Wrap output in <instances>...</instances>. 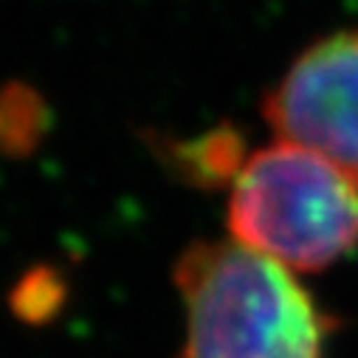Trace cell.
Masks as SVG:
<instances>
[{"label":"cell","mask_w":358,"mask_h":358,"mask_svg":"<svg viewBox=\"0 0 358 358\" xmlns=\"http://www.w3.org/2000/svg\"><path fill=\"white\" fill-rule=\"evenodd\" d=\"M172 282L187 319L178 358H324L333 322L299 274L231 237L187 245Z\"/></svg>","instance_id":"6da1fadb"},{"label":"cell","mask_w":358,"mask_h":358,"mask_svg":"<svg viewBox=\"0 0 358 358\" xmlns=\"http://www.w3.org/2000/svg\"><path fill=\"white\" fill-rule=\"evenodd\" d=\"M226 229L294 274H319L358 251V169L274 138L234 175Z\"/></svg>","instance_id":"7a4b0ae2"},{"label":"cell","mask_w":358,"mask_h":358,"mask_svg":"<svg viewBox=\"0 0 358 358\" xmlns=\"http://www.w3.org/2000/svg\"><path fill=\"white\" fill-rule=\"evenodd\" d=\"M274 138L358 169V26L308 45L268 91Z\"/></svg>","instance_id":"3957f363"},{"label":"cell","mask_w":358,"mask_h":358,"mask_svg":"<svg viewBox=\"0 0 358 358\" xmlns=\"http://www.w3.org/2000/svg\"><path fill=\"white\" fill-rule=\"evenodd\" d=\"M248 158L245 144L237 130L217 127L195 141H178L169 150V161L189 184L203 187H231L234 175Z\"/></svg>","instance_id":"277c9868"},{"label":"cell","mask_w":358,"mask_h":358,"mask_svg":"<svg viewBox=\"0 0 358 358\" xmlns=\"http://www.w3.org/2000/svg\"><path fill=\"white\" fill-rule=\"evenodd\" d=\"M45 133V105L23 85H6L0 91V150L3 155L29 152Z\"/></svg>","instance_id":"5b68a950"},{"label":"cell","mask_w":358,"mask_h":358,"mask_svg":"<svg viewBox=\"0 0 358 358\" xmlns=\"http://www.w3.org/2000/svg\"><path fill=\"white\" fill-rule=\"evenodd\" d=\"M62 282H57L54 274L48 271H37V274H29L20 288L15 291V310L23 316V319H34V310H37V299H43V308H45V316L51 310H57L59 299H62Z\"/></svg>","instance_id":"8992f818"}]
</instances>
